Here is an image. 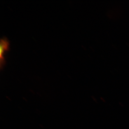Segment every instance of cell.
Segmentation results:
<instances>
[{
	"label": "cell",
	"mask_w": 129,
	"mask_h": 129,
	"mask_svg": "<svg viewBox=\"0 0 129 129\" xmlns=\"http://www.w3.org/2000/svg\"><path fill=\"white\" fill-rule=\"evenodd\" d=\"M10 43L6 37H3L0 42V68L2 70L6 63L4 54L6 51L10 50Z\"/></svg>",
	"instance_id": "cell-1"
}]
</instances>
